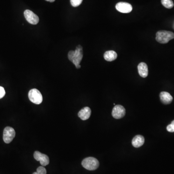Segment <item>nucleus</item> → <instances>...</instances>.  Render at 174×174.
<instances>
[{
	"label": "nucleus",
	"mask_w": 174,
	"mask_h": 174,
	"mask_svg": "<svg viewBox=\"0 0 174 174\" xmlns=\"http://www.w3.org/2000/svg\"><path fill=\"white\" fill-rule=\"evenodd\" d=\"M104 59L108 62H112L116 60L117 58V54L113 50H109L105 53Z\"/></svg>",
	"instance_id": "14"
},
{
	"label": "nucleus",
	"mask_w": 174,
	"mask_h": 174,
	"mask_svg": "<svg viewBox=\"0 0 174 174\" xmlns=\"http://www.w3.org/2000/svg\"><path fill=\"white\" fill-rule=\"evenodd\" d=\"M160 97L162 102L164 103V104H170L173 100V97L170 94L165 91L161 92Z\"/></svg>",
	"instance_id": "12"
},
{
	"label": "nucleus",
	"mask_w": 174,
	"mask_h": 174,
	"mask_svg": "<svg viewBox=\"0 0 174 174\" xmlns=\"http://www.w3.org/2000/svg\"><path fill=\"white\" fill-rule=\"evenodd\" d=\"M24 15L26 20L29 23L32 24H37L39 21L38 16L30 10H26L24 12Z\"/></svg>",
	"instance_id": "6"
},
{
	"label": "nucleus",
	"mask_w": 174,
	"mask_h": 174,
	"mask_svg": "<svg viewBox=\"0 0 174 174\" xmlns=\"http://www.w3.org/2000/svg\"><path fill=\"white\" fill-rule=\"evenodd\" d=\"M34 157L36 161L40 162L42 166H45L49 164V158L46 154H43L39 151H36L34 152Z\"/></svg>",
	"instance_id": "8"
},
{
	"label": "nucleus",
	"mask_w": 174,
	"mask_h": 174,
	"mask_svg": "<svg viewBox=\"0 0 174 174\" xmlns=\"http://www.w3.org/2000/svg\"><path fill=\"white\" fill-rule=\"evenodd\" d=\"M33 174H47V170L46 168L43 166H39L37 169L36 172H34Z\"/></svg>",
	"instance_id": "16"
},
{
	"label": "nucleus",
	"mask_w": 174,
	"mask_h": 174,
	"mask_svg": "<svg viewBox=\"0 0 174 174\" xmlns=\"http://www.w3.org/2000/svg\"><path fill=\"white\" fill-rule=\"evenodd\" d=\"M83 0H70L71 4L73 7H77L82 3Z\"/></svg>",
	"instance_id": "17"
},
{
	"label": "nucleus",
	"mask_w": 174,
	"mask_h": 174,
	"mask_svg": "<svg viewBox=\"0 0 174 174\" xmlns=\"http://www.w3.org/2000/svg\"><path fill=\"white\" fill-rule=\"evenodd\" d=\"M30 100L35 104L39 105L43 101V97L41 92L36 89H32L28 94Z\"/></svg>",
	"instance_id": "4"
},
{
	"label": "nucleus",
	"mask_w": 174,
	"mask_h": 174,
	"mask_svg": "<svg viewBox=\"0 0 174 174\" xmlns=\"http://www.w3.org/2000/svg\"><path fill=\"white\" fill-rule=\"evenodd\" d=\"M15 131L13 128L6 127L4 129L3 133V139L4 142L6 144H9L12 142L14 137H15Z\"/></svg>",
	"instance_id": "5"
},
{
	"label": "nucleus",
	"mask_w": 174,
	"mask_h": 174,
	"mask_svg": "<svg viewBox=\"0 0 174 174\" xmlns=\"http://www.w3.org/2000/svg\"><path fill=\"white\" fill-rule=\"evenodd\" d=\"M83 48L82 46L78 45L76 47L75 51L71 50L68 53V57L69 60L75 64L77 69L81 68L80 65L81 61L83 58Z\"/></svg>",
	"instance_id": "1"
},
{
	"label": "nucleus",
	"mask_w": 174,
	"mask_h": 174,
	"mask_svg": "<svg viewBox=\"0 0 174 174\" xmlns=\"http://www.w3.org/2000/svg\"><path fill=\"white\" fill-rule=\"evenodd\" d=\"M125 108L121 105H116L112 110V115L114 118L119 119L124 117L125 115Z\"/></svg>",
	"instance_id": "7"
},
{
	"label": "nucleus",
	"mask_w": 174,
	"mask_h": 174,
	"mask_svg": "<svg viewBox=\"0 0 174 174\" xmlns=\"http://www.w3.org/2000/svg\"><path fill=\"white\" fill-rule=\"evenodd\" d=\"M116 8L119 12L123 13H130L133 10L132 5L125 2H118L116 5Z\"/></svg>",
	"instance_id": "9"
},
{
	"label": "nucleus",
	"mask_w": 174,
	"mask_h": 174,
	"mask_svg": "<svg viewBox=\"0 0 174 174\" xmlns=\"http://www.w3.org/2000/svg\"><path fill=\"white\" fill-rule=\"evenodd\" d=\"M145 142L144 137L141 135H137L134 137L132 140L133 146L135 147H141Z\"/></svg>",
	"instance_id": "13"
},
{
	"label": "nucleus",
	"mask_w": 174,
	"mask_h": 174,
	"mask_svg": "<svg viewBox=\"0 0 174 174\" xmlns=\"http://www.w3.org/2000/svg\"><path fill=\"white\" fill-rule=\"evenodd\" d=\"M174 38V34L167 30H160L156 33V40L160 43H167Z\"/></svg>",
	"instance_id": "2"
},
{
	"label": "nucleus",
	"mask_w": 174,
	"mask_h": 174,
	"mask_svg": "<svg viewBox=\"0 0 174 174\" xmlns=\"http://www.w3.org/2000/svg\"><path fill=\"white\" fill-rule=\"evenodd\" d=\"M138 71L139 75L143 78L147 77L148 76V67L146 63L141 62L138 66Z\"/></svg>",
	"instance_id": "11"
},
{
	"label": "nucleus",
	"mask_w": 174,
	"mask_h": 174,
	"mask_svg": "<svg viewBox=\"0 0 174 174\" xmlns=\"http://www.w3.org/2000/svg\"><path fill=\"white\" fill-rule=\"evenodd\" d=\"M161 2L165 7L168 9L173 8L174 6V2L172 0H162Z\"/></svg>",
	"instance_id": "15"
},
{
	"label": "nucleus",
	"mask_w": 174,
	"mask_h": 174,
	"mask_svg": "<svg viewBox=\"0 0 174 174\" xmlns=\"http://www.w3.org/2000/svg\"><path fill=\"white\" fill-rule=\"evenodd\" d=\"M5 94V89L2 87L0 86V99L3 98Z\"/></svg>",
	"instance_id": "19"
},
{
	"label": "nucleus",
	"mask_w": 174,
	"mask_h": 174,
	"mask_svg": "<svg viewBox=\"0 0 174 174\" xmlns=\"http://www.w3.org/2000/svg\"><path fill=\"white\" fill-rule=\"evenodd\" d=\"M91 115V110L89 107L83 108L78 112V116L83 120L89 119Z\"/></svg>",
	"instance_id": "10"
},
{
	"label": "nucleus",
	"mask_w": 174,
	"mask_h": 174,
	"mask_svg": "<svg viewBox=\"0 0 174 174\" xmlns=\"http://www.w3.org/2000/svg\"><path fill=\"white\" fill-rule=\"evenodd\" d=\"M47 1L49 2H54L55 0H46Z\"/></svg>",
	"instance_id": "20"
},
{
	"label": "nucleus",
	"mask_w": 174,
	"mask_h": 174,
	"mask_svg": "<svg viewBox=\"0 0 174 174\" xmlns=\"http://www.w3.org/2000/svg\"><path fill=\"white\" fill-rule=\"evenodd\" d=\"M166 129L169 132H174V120L171 123V124L167 126Z\"/></svg>",
	"instance_id": "18"
},
{
	"label": "nucleus",
	"mask_w": 174,
	"mask_h": 174,
	"mask_svg": "<svg viewBox=\"0 0 174 174\" xmlns=\"http://www.w3.org/2000/svg\"><path fill=\"white\" fill-rule=\"evenodd\" d=\"M82 165L84 168L88 170H95L99 166V162L94 157H88L82 161Z\"/></svg>",
	"instance_id": "3"
}]
</instances>
